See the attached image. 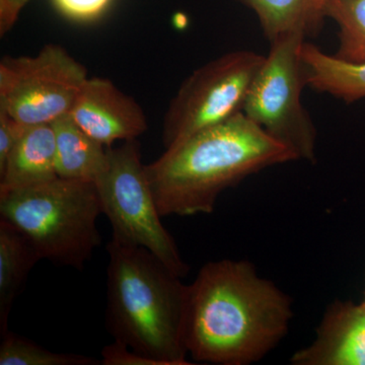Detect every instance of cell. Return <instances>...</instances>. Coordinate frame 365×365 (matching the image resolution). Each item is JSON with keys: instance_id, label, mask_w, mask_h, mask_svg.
<instances>
[{"instance_id": "1", "label": "cell", "mask_w": 365, "mask_h": 365, "mask_svg": "<svg viewBox=\"0 0 365 365\" xmlns=\"http://www.w3.org/2000/svg\"><path fill=\"white\" fill-rule=\"evenodd\" d=\"M290 297L247 261L209 262L188 285L184 342L196 361L248 365L289 330Z\"/></svg>"}, {"instance_id": "2", "label": "cell", "mask_w": 365, "mask_h": 365, "mask_svg": "<svg viewBox=\"0 0 365 365\" xmlns=\"http://www.w3.org/2000/svg\"><path fill=\"white\" fill-rule=\"evenodd\" d=\"M297 160L244 113L167 148L145 165L163 216L209 215L225 190L273 165Z\"/></svg>"}, {"instance_id": "3", "label": "cell", "mask_w": 365, "mask_h": 365, "mask_svg": "<svg viewBox=\"0 0 365 365\" xmlns=\"http://www.w3.org/2000/svg\"><path fill=\"white\" fill-rule=\"evenodd\" d=\"M107 251V327L114 339L163 365L192 364L184 342L188 285L141 247L112 237Z\"/></svg>"}, {"instance_id": "4", "label": "cell", "mask_w": 365, "mask_h": 365, "mask_svg": "<svg viewBox=\"0 0 365 365\" xmlns=\"http://www.w3.org/2000/svg\"><path fill=\"white\" fill-rule=\"evenodd\" d=\"M102 215L95 182L55 178L0 195V218L25 235L39 255L81 269L100 246Z\"/></svg>"}, {"instance_id": "5", "label": "cell", "mask_w": 365, "mask_h": 365, "mask_svg": "<svg viewBox=\"0 0 365 365\" xmlns=\"http://www.w3.org/2000/svg\"><path fill=\"white\" fill-rule=\"evenodd\" d=\"M95 185L113 239L148 250L180 277L188 274L174 237L160 220L136 139L108 148L107 167Z\"/></svg>"}, {"instance_id": "6", "label": "cell", "mask_w": 365, "mask_h": 365, "mask_svg": "<svg viewBox=\"0 0 365 365\" xmlns=\"http://www.w3.org/2000/svg\"><path fill=\"white\" fill-rule=\"evenodd\" d=\"M307 35L283 34L270 42L242 113L269 135L290 148L297 160L314 163L317 129L302 103L307 86L302 49Z\"/></svg>"}, {"instance_id": "7", "label": "cell", "mask_w": 365, "mask_h": 365, "mask_svg": "<svg viewBox=\"0 0 365 365\" xmlns=\"http://www.w3.org/2000/svg\"><path fill=\"white\" fill-rule=\"evenodd\" d=\"M264 60L265 56L258 53L237 50L196 69L182 83L165 113V150L242 113Z\"/></svg>"}, {"instance_id": "8", "label": "cell", "mask_w": 365, "mask_h": 365, "mask_svg": "<svg viewBox=\"0 0 365 365\" xmlns=\"http://www.w3.org/2000/svg\"><path fill=\"white\" fill-rule=\"evenodd\" d=\"M88 78L86 67L59 45H46L35 56L4 57L0 109L25 126L52 124L69 115Z\"/></svg>"}, {"instance_id": "9", "label": "cell", "mask_w": 365, "mask_h": 365, "mask_svg": "<svg viewBox=\"0 0 365 365\" xmlns=\"http://www.w3.org/2000/svg\"><path fill=\"white\" fill-rule=\"evenodd\" d=\"M69 116L106 148L118 140H134L148 130L140 106L106 78L86 79Z\"/></svg>"}, {"instance_id": "10", "label": "cell", "mask_w": 365, "mask_h": 365, "mask_svg": "<svg viewBox=\"0 0 365 365\" xmlns=\"http://www.w3.org/2000/svg\"><path fill=\"white\" fill-rule=\"evenodd\" d=\"M294 365H365V299L329 307L316 339L294 353Z\"/></svg>"}, {"instance_id": "11", "label": "cell", "mask_w": 365, "mask_h": 365, "mask_svg": "<svg viewBox=\"0 0 365 365\" xmlns=\"http://www.w3.org/2000/svg\"><path fill=\"white\" fill-rule=\"evenodd\" d=\"M57 177L52 124L28 126L0 169V195Z\"/></svg>"}, {"instance_id": "12", "label": "cell", "mask_w": 365, "mask_h": 365, "mask_svg": "<svg viewBox=\"0 0 365 365\" xmlns=\"http://www.w3.org/2000/svg\"><path fill=\"white\" fill-rule=\"evenodd\" d=\"M56 172L62 179L96 182L108 163V148L86 133L69 115L52 123Z\"/></svg>"}, {"instance_id": "13", "label": "cell", "mask_w": 365, "mask_h": 365, "mask_svg": "<svg viewBox=\"0 0 365 365\" xmlns=\"http://www.w3.org/2000/svg\"><path fill=\"white\" fill-rule=\"evenodd\" d=\"M302 57L309 88L345 103L365 98V62L344 61L307 41L302 45Z\"/></svg>"}, {"instance_id": "14", "label": "cell", "mask_w": 365, "mask_h": 365, "mask_svg": "<svg viewBox=\"0 0 365 365\" xmlns=\"http://www.w3.org/2000/svg\"><path fill=\"white\" fill-rule=\"evenodd\" d=\"M31 242L13 225L0 218V333L9 331L14 300L29 273L40 261Z\"/></svg>"}, {"instance_id": "15", "label": "cell", "mask_w": 365, "mask_h": 365, "mask_svg": "<svg viewBox=\"0 0 365 365\" xmlns=\"http://www.w3.org/2000/svg\"><path fill=\"white\" fill-rule=\"evenodd\" d=\"M260 21L269 42L283 34L318 32L323 25V9L318 0H241Z\"/></svg>"}, {"instance_id": "16", "label": "cell", "mask_w": 365, "mask_h": 365, "mask_svg": "<svg viewBox=\"0 0 365 365\" xmlns=\"http://www.w3.org/2000/svg\"><path fill=\"white\" fill-rule=\"evenodd\" d=\"M323 13L339 28L335 56L352 63L365 62V0H324Z\"/></svg>"}, {"instance_id": "17", "label": "cell", "mask_w": 365, "mask_h": 365, "mask_svg": "<svg viewBox=\"0 0 365 365\" xmlns=\"http://www.w3.org/2000/svg\"><path fill=\"white\" fill-rule=\"evenodd\" d=\"M102 361L85 355L50 351L7 331L0 344V365H97Z\"/></svg>"}, {"instance_id": "18", "label": "cell", "mask_w": 365, "mask_h": 365, "mask_svg": "<svg viewBox=\"0 0 365 365\" xmlns=\"http://www.w3.org/2000/svg\"><path fill=\"white\" fill-rule=\"evenodd\" d=\"M113 0H52L62 16L76 21L97 20L107 11Z\"/></svg>"}, {"instance_id": "19", "label": "cell", "mask_w": 365, "mask_h": 365, "mask_svg": "<svg viewBox=\"0 0 365 365\" xmlns=\"http://www.w3.org/2000/svg\"><path fill=\"white\" fill-rule=\"evenodd\" d=\"M102 357L101 361L104 365H163L117 340L103 348Z\"/></svg>"}, {"instance_id": "20", "label": "cell", "mask_w": 365, "mask_h": 365, "mask_svg": "<svg viewBox=\"0 0 365 365\" xmlns=\"http://www.w3.org/2000/svg\"><path fill=\"white\" fill-rule=\"evenodd\" d=\"M26 127L0 109V169L6 165L7 158Z\"/></svg>"}, {"instance_id": "21", "label": "cell", "mask_w": 365, "mask_h": 365, "mask_svg": "<svg viewBox=\"0 0 365 365\" xmlns=\"http://www.w3.org/2000/svg\"><path fill=\"white\" fill-rule=\"evenodd\" d=\"M31 0H0V35H6Z\"/></svg>"}, {"instance_id": "22", "label": "cell", "mask_w": 365, "mask_h": 365, "mask_svg": "<svg viewBox=\"0 0 365 365\" xmlns=\"http://www.w3.org/2000/svg\"><path fill=\"white\" fill-rule=\"evenodd\" d=\"M318 2H319V6H321L322 9H323V2H324V0H318Z\"/></svg>"}]
</instances>
